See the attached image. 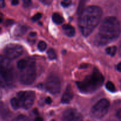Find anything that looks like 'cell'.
Listing matches in <instances>:
<instances>
[{"label": "cell", "instance_id": "29", "mask_svg": "<svg viewBox=\"0 0 121 121\" xmlns=\"http://www.w3.org/2000/svg\"><path fill=\"white\" fill-rule=\"evenodd\" d=\"M35 121H43V119L41 118H37L35 119Z\"/></svg>", "mask_w": 121, "mask_h": 121}, {"label": "cell", "instance_id": "6", "mask_svg": "<svg viewBox=\"0 0 121 121\" xmlns=\"http://www.w3.org/2000/svg\"><path fill=\"white\" fill-rule=\"evenodd\" d=\"M109 108V101L106 99H102L92 106L90 115L93 119H102L107 114Z\"/></svg>", "mask_w": 121, "mask_h": 121}, {"label": "cell", "instance_id": "25", "mask_svg": "<svg viewBox=\"0 0 121 121\" xmlns=\"http://www.w3.org/2000/svg\"><path fill=\"white\" fill-rule=\"evenodd\" d=\"M45 102H46V103L47 104H48V105H50V104H52V99H51V98H50V97H47V98L46 99V100H45Z\"/></svg>", "mask_w": 121, "mask_h": 121}, {"label": "cell", "instance_id": "3", "mask_svg": "<svg viewBox=\"0 0 121 121\" xmlns=\"http://www.w3.org/2000/svg\"><path fill=\"white\" fill-rule=\"evenodd\" d=\"M104 82V78L98 69H95L92 74L87 76L83 81L78 82V89L83 93H91L99 89Z\"/></svg>", "mask_w": 121, "mask_h": 121}, {"label": "cell", "instance_id": "21", "mask_svg": "<svg viewBox=\"0 0 121 121\" xmlns=\"http://www.w3.org/2000/svg\"><path fill=\"white\" fill-rule=\"evenodd\" d=\"M41 16H42V14H41V13H37V14H35V15L33 17L32 20H33V21H37L41 18Z\"/></svg>", "mask_w": 121, "mask_h": 121}, {"label": "cell", "instance_id": "2", "mask_svg": "<svg viewBox=\"0 0 121 121\" xmlns=\"http://www.w3.org/2000/svg\"><path fill=\"white\" fill-rule=\"evenodd\" d=\"M102 14V9L98 6L91 5L83 9L79 19V28L83 36H89L93 32L100 22Z\"/></svg>", "mask_w": 121, "mask_h": 121}, {"label": "cell", "instance_id": "13", "mask_svg": "<svg viewBox=\"0 0 121 121\" xmlns=\"http://www.w3.org/2000/svg\"><path fill=\"white\" fill-rule=\"evenodd\" d=\"M52 20L56 24H61L64 22V18L58 13H54L52 15Z\"/></svg>", "mask_w": 121, "mask_h": 121}, {"label": "cell", "instance_id": "9", "mask_svg": "<svg viewBox=\"0 0 121 121\" xmlns=\"http://www.w3.org/2000/svg\"><path fill=\"white\" fill-rule=\"evenodd\" d=\"M4 56L9 60H14L19 57L23 53V48L21 46L15 44H8L4 50Z\"/></svg>", "mask_w": 121, "mask_h": 121}, {"label": "cell", "instance_id": "26", "mask_svg": "<svg viewBox=\"0 0 121 121\" xmlns=\"http://www.w3.org/2000/svg\"><path fill=\"white\" fill-rule=\"evenodd\" d=\"M10 1L12 5H17L18 4V0H10Z\"/></svg>", "mask_w": 121, "mask_h": 121}, {"label": "cell", "instance_id": "14", "mask_svg": "<svg viewBox=\"0 0 121 121\" xmlns=\"http://www.w3.org/2000/svg\"><path fill=\"white\" fill-rule=\"evenodd\" d=\"M117 52V47L116 46H111L106 48V52L108 54L111 56H114L115 55L116 53Z\"/></svg>", "mask_w": 121, "mask_h": 121}, {"label": "cell", "instance_id": "11", "mask_svg": "<svg viewBox=\"0 0 121 121\" xmlns=\"http://www.w3.org/2000/svg\"><path fill=\"white\" fill-rule=\"evenodd\" d=\"M73 98V93L72 91V87L70 86H68L66 87L63 95L61 98V102L64 104H67L70 103Z\"/></svg>", "mask_w": 121, "mask_h": 121}, {"label": "cell", "instance_id": "22", "mask_svg": "<svg viewBox=\"0 0 121 121\" xmlns=\"http://www.w3.org/2000/svg\"><path fill=\"white\" fill-rule=\"evenodd\" d=\"M71 2H71V1H63H63H61V5H62V6H63L64 7H67L71 4Z\"/></svg>", "mask_w": 121, "mask_h": 121}, {"label": "cell", "instance_id": "19", "mask_svg": "<svg viewBox=\"0 0 121 121\" xmlns=\"http://www.w3.org/2000/svg\"><path fill=\"white\" fill-rule=\"evenodd\" d=\"M14 120L20 121H28L29 119H28V118H27V117H26V116L21 115H19V116H18L17 117H16V118L14 119Z\"/></svg>", "mask_w": 121, "mask_h": 121}, {"label": "cell", "instance_id": "1", "mask_svg": "<svg viewBox=\"0 0 121 121\" xmlns=\"http://www.w3.org/2000/svg\"><path fill=\"white\" fill-rule=\"evenodd\" d=\"M121 27L119 21L115 17H106L100 24L99 31L95 38L98 46H105L117 40L119 37Z\"/></svg>", "mask_w": 121, "mask_h": 121}, {"label": "cell", "instance_id": "7", "mask_svg": "<svg viewBox=\"0 0 121 121\" xmlns=\"http://www.w3.org/2000/svg\"><path fill=\"white\" fill-rule=\"evenodd\" d=\"M35 97V93L33 91H22L17 94L16 98L20 103V108L28 109L34 104Z\"/></svg>", "mask_w": 121, "mask_h": 121}, {"label": "cell", "instance_id": "4", "mask_svg": "<svg viewBox=\"0 0 121 121\" xmlns=\"http://www.w3.org/2000/svg\"><path fill=\"white\" fill-rule=\"evenodd\" d=\"M15 72L11 60L5 56H0V86L11 87L14 83Z\"/></svg>", "mask_w": 121, "mask_h": 121}, {"label": "cell", "instance_id": "16", "mask_svg": "<svg viewBox=\"0 0 121 121\" xmlns=\"http://www.w3.org/2000/svg\"><path fill=\"white\" fill-rule=\"evenodd\" d=\"M106 88L111 92H116V87L112 82H108L106 83Z\"/></svg>", "mask_w": 121, "mask_h": 121}, {"label": "cell", "instance_id": "5", "mask_svg": "<svg viewBox=\"0 0 121 121\" xmlns=\"http://www.w3.org/2000/svg\"><path fill=\"white\" fill-rule=\"evenodd\" d=\"M19 70V80L25 85H31L36 78V67L34 59H27V63Z\"/></svg>", "mask_w": 121, "mask_h": 121}, {"label": "cell", "instance_id": "24", "mask_svg": "<svg viewBox=\"0 0 121 121\" xmlns=\"http://www.w3.org/2000/svg\"><path fill=\"white\" fill-rule=\"evenodd\" d=\"M117 117L118 119L121 121V109H119L117 112Z\"/></svg>", "mask_w": 121, "mask_h": 121}, {"label": "cell", "instance_id": "23", "mask_svg": "<svg viewBox=\"0 0 121 121\" xmlns=\"http://www.w3.org/2000/svg\"><path fill=\"white\" fill-rule=\"evenodd\" d=\"M43 4L44 5H49L53 2V0H40Z\"/></svg>", "mask_w": 121, "mask_h": 121}, {"label": "cell", "instance_id": "12", "mask_svg": "<svg viewBox=\"0 0 121 121\" xmlns=\"http://www.w3.org/2000/svg\"><path fill=\"white\" fill-rule=\"evenodd\" d=\"M63 30L65 34L69 37H73L75 34V29L70 24H65L63 26Z\"/></svg>", "mask_w": 121, "mask_h": 121}, {"label": "cell", "instance_id": "8", "mask_svg": "<svg viewBox=\"0 0 121 121\" xmlns=\"http://www.w3.org/2000/svg\"><path fill=\"white\" fill-rule=\"evenodd\" d=\"M61 83L60 79L56 74H50L46 82V88L48 92L53 95L59 93L61 91Z\"/></svg>", "mask_w": 121, "mask_h": 121}, {"label": "cell", "instance_id": "18", "mask_svg": "<svg viewBox=\"0 0 121 121\" xmlns=\"http://www.w3.org/2000/svg\"><path fill=\"white\" fill-rule=\"evenodd\" d=\"M47 48V44L44 41H41L38 44V48L41 52H44Z\"/></svg>", "mask_w": 121, "mask_h": 121}, {"label": "cell", "instance_id": "30", "mask_svg": "<svg viewBox=\"0 0 121 121\" xmlns=\"http://www.w3.org/2000/svg\"><path fill=\"white\" fill-rule=\"evenodd\" d=\"M1 21H2V18H1L0 17V23H1Z\"/></svg>", "mask_w": 121, "mask_h": 121}, {"label": "cell", "instance_id": "20", "mask_svg": "<svg viewBox=\"0 0 121 121\" xmlns=\"http://www.w3.org/2000/svg\"><path fill=\"white\" fill-rule=\"evenodd\" d=\"M22 1L23 2V5L24 7L28 8L31 5L32 2L31 0H22Z\"/></svg>", "mask_w": 121, "mask_h": 121}, {"label": "cell", "instance_id": "15", "mask_svg": "<svg viewBox=\"0 0 121 121\" xmlns=\"http://www.w3.org/2000/svg\"><path fill=\"white\" fill-rule=\"evenodd\" d=\"M10 103L11 106L13 107V109H14L17 110L20 108V103H19L18 100V99L16 97H15V98H13V99H11Z\"/></svg>", "mask_w": 121, "mask_h": 121}, {"label": "cell", "instance_id": "28", "mask_svg": "<svg viewBox=\"0 0 121 121\" xmlns=\"http://www.w3.org/2000/svg\"><path fill=\"white\" fill-rule=\"evenodd\" d=\"M117 70L119 72H121V62L118 63V65H117Z\"/></svg>", "mask_w": 121, "mask_h": 121}, {"label": "cell", "instance_id": "27", "mask_svg": "<svg viewBox=\"0 0 121 121\" xmlns=\"http://www.w3.org/2000/svg\"><path fill=\"white\" fill-rule=\"evenodd\" d=\"M5 6L4 0H0V8H4Z\"/></svg>", "mask_w": 121, "mask_h": 121}, {"label": "cell", "instance_id": "17", "mask_svg": "<svg viewBox=\"0 0 121 121\" xmlns=\"http://www.w3.org/2000/svg\"><path fill=\"white\" fill-rule=\"evenodd\" d=\"M47 55H48L49 59H50V60H54L56 58V53L53 48L48 49V50L47 51Z\"/></svg>", "mask_w": 121, "mask_h": 121}, {"label": "cell", "instance_id": "31", "mask_svg": "<svg viewBox=\"0 0 121 121\" xmlns=\"http://www.w3.org/2000/svg\"><path fill=\"white\" fill-rule=\"evenodd\" d=\"M63 1H71V0H63Z\"/></svg>", "mask_w": 121, "mask_h": 121}, {"label": "cell", "instance_id": "10", "mask_svg": "<svg viewBox=\"0 0 121 121\" xmlns=\"http://www.w3.org/2000/svg\"><path fill=\"white\" fill-rule=\"evenodd\" d=\"M83 119L79 111L73 108H69L63 113L62 120L65 121H79Z\"/></svg>", "mask_w": 121, "mask_h": 121}]
</instances>
